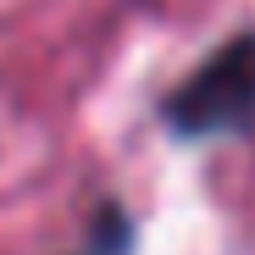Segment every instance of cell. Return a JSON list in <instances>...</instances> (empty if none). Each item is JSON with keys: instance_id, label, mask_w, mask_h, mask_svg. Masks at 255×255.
<instances>
[{"instance_id": "obj_1", "label": "cell", "mask_w": 255, "mask_h": 255, "mask_svg": "<svg viewBox=\"0 0 255 255\" xmlns=\"http://www.w3.org/2000/svg\"><path fill=\"white\" fill-rule=\"evenodd\" d=\"M161 122L172 139H233L255 128V33H233L217 45L172 95L161 100Z\"/></svg>"}, {"instance_id": "obj_2", "label": "cell", "mask_w": 255, "mask_h": 255, "mask_svg": "<svg viewBox=\"0 0 255 255\" xmlns=\"http://www.w3.org/2000/svg\"><path fill=\"white\" fill-rule=\"evenodd\" d=\"M72 255H133V217H128L117 200H106L95 211V222H89V239Z\"/></svg>"}]
</instances>
